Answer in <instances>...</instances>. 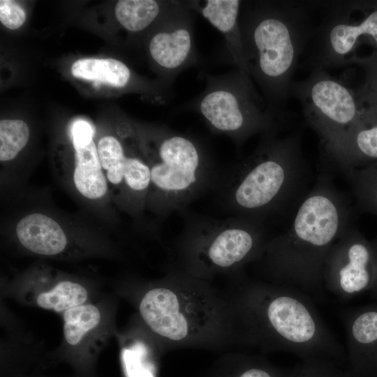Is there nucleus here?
Masks as SVG:
<instances>
[{
    "label": "nucleus",
    "instance_id": "4be33fe9",
    "mask_svg": "<svg viewBox=\"0 0 377 377\" xmlns=\"http://www.w3.org/2000/svg\"><path fill=\"white\" fill-rule=\"evenodd\" d=\"M101 315L99 309L91 304L73 307L63 313L64 336L71 346H77L84 337L98 326Z\"/></svg>",
    "mask_w": 377,
    "mask_h": 377
},
{
    "label": "nucleus",
    "instance_id": "4468645a",
    "mask_svg": "<svg viewBox=\"0 0 377 377\" xmlns=\"http://www.w3.org/2000/svg\"><path fill=\"white\" fill-rule=\"evenodd\" d=\"M340 318L346 332L348 369L354 377H377V302L346 309Z\"/></svg>",
    "mask_w": 377,
    "mask_h": 377
},
{
    "label": "nucleus",
    "instance_id": "2eb2a0df",
    "mask_svg": "<svg viewBox=\"0 0 377 377\" xmlns=\"http://www.w3.org/2000/svg\"><path fill=\"white\" fill-rule=\"evenodd\" d=\"M75 151L73 181L84 198L97 200L108 193V184L100 163L91 125L83 119L73 121L70 129Z\"/></svg>",
    "mask_w": 377,
    "mask_h": 377
},
{
    "label": "nucleus",
    "instance_id": "f8f14e48",
    "mask_svg": "<svg viewBox=\"0 0 377 377\" xmlns=\"http://www.w3.org/2000/svg\"><path fill=\"white\" fill-rule=\"evenodd\" d=\"M195 12L187 1H176L159 20L148 42V53L163 77L172 85L177 76L198 62L195 45Z\"/></svg>",
    "mask_w": 377,
    "mask_h": 377
},
{
    "label": "nucleus",
    "instance_id": "dca6fc26",
    "mask_svg": "<svg viewBox=\"0 0 377 377\" xmlns=\"http://www.w3.org/2000/svg\"><path fill=\"white\" fill-rule=\"evenodd\" d=\"M190 8L202 15L223 36L230 57L237 68L248 73L239 15L242 1H187Z\"/></svg>",
    "mask_w": 377,
    "mask_h": 377
},
{
    "label": "nucleus",
    "instance_id": "1a4fd4ad",
    "mask_svg": "<svg viewBox=\"0 0 377 377\" xmlns=\"http://www.w3.org/2000/svg\"><path fill=\"white\" fill-rule=\"evenodd\" d=\"M323 17L307 47L304 66L314 68L346 66L360 43L377 50V1H318ZM377 51V50H376Z\"/></svg>",
    "mask_w": 377,
    "mask_h": 377
},
{
    "label": "nucleus",
    "instance_id": "5701e85b",
    "mask_svg": "<svg viewBox=\"0 0 377 377\" xmlns=\"http://www.w3.org/2000/svg\"><path fill=\"white\" fill-rule=\"evenodd\" d=\"M124 345L121 360L126 377H155L151 348L145 339L133 338Z\"/></svg>",
    "mask_w": 377,
    "mask_h": 377
},
{
    "label": "nucleus",
    "instance_id": "a878e982",
    "mask_svg": "<svg viewBox=\"0 0 377 377\" xmlns=\"http://www.w3.org/2000/svg\"><path fill=\"white\" fill-rule=\"evenodd\" d=\"M363 67L365 73L364 84L356 94L361 103L377 101V51L364 58L353 57L347 62Z\"/></svg>",
    "mask_w": 377,
    "mask_h": 377
},
{
    "label": "nucleus",
    "instance_id": "f3484780",
    "mask_svg": "<svg viewBox=\"0 0 377 377\" xmlns=\"http://www.w3.org/2000/svg\"><path fill=\"white\" fill-rule=\"evenodd\" d=\"M15 234L23 247L41 256L58 255L68 244L66 234L60 224L48 215L39 212L20 219L15 227Z\"/></svg>",
    "mask_w": 377,
    "mask_h": 377
},
{
    "label": "nucleus",
    "instance_id": "ddd939ff",
    "mask_svg": "<svg viewBox=\"0 0 377 377\" xmlns=\"http://www.w3.org/2000/svg\"><path fill=\"white\" fill-rule=\"evenodd\" d=\"M321 150L343 174L377 162V101L363 103L354 122Z\"/></svg>",
    "mask_w": 377,
    "mask_h": 377
},
{
    "label": "nucleus",
    "instance_id": "6e6552de",
    "mask_svg": "<svg viewBox=\"0 0 377 377\" xmlns=\"http://www.w3.org/2000/svg\"><path fill=\"white\" fill-rule=\"evenodd\" d=\"M204 77L205 89L179 110L197 113L212 133L228 136L239 149L254 135L281 131L283 112L270 108L248 73L236 68Z\"/></svg>",
    "mask_w": 377,
    "mask_h": 377
},
{
    "label": "nucleus",
    "instance_id": "cd10ccee",
    "mask_svg": "<svg viewBox=\"0 0 377 377\" xmlns=\"http://www.w3.org/2000/svg\"><path fill=\"white\" fill-rule=\"evenodd\" d=\"M371 242L373 249V280L369 292L371 297L377 301V235Z\"/></svg>",
    "mask_w": 377,
    "mask_h": 377
},
{
    "label": "nucleus",
    "instance_id": "0eeeda50",
    "mask_svg": "<svg viewBox=\"0 0 377 377\" xmlns=\"http://www.w3.org/2000/svg\"><path fill=\"white\" fill-rule=\"evenodd\" d=\"M268 238L259 221L187 216L174 244L172 266L209 282L221 276L231 279L260 258Z\"/></svg>",
    "mask_w": 377,
    "mask_h": 377
},
{
    "label": "nucleus",
    "instance_id": "9d476101",
    "mask_svg": "<svg viewBox=\"0 0 377 377\" xmlns=\"http://www.w3.org/2000/svg\"><path fill=\"white\" fill-rule=\"evenodd\" d=\"M290 94L301 103L305 122L318 135L321 149L354 122L362 105L355 91L322 68L293 81Z\"/></svg>",
    "mask_w": 377,
    "mask_h": 377
},
{
    "label": "nucleus",
    "instance_id": "20e7f679",
    "mask_svg": "<svg viewBox=\"0 0 377 377\" xmlns=\"http://www.w3.org/2000/svg\"><path fill=\"white\" fill-rule=\"evenodd\" d=\"M303 131L300 127L283 136L260 135L251 154L220 172L214 188L227 212L265 223L294 211L307 192Z\"/></svg>",
    "mask_w": 377,
    "mask_h": 377
},
{
    "label": "nucleus",
    "instance_id": "f03ea898",
    "mask_svg": "<svg viewBox=\"0 0 377 377\" xmlns=\"http://www.w3.org/2000/svg\"><path fill=\"white\" fill-rule=\"evenodd\" d=\"M354 205L320 173L300 200L288 228L269 237L260 258L251 264L258 279L290 286L322 298L323 268L330 249L354 221Z\"/></svg>",
    "mask_w": 377,
    "mask_h": 377
},
{
    "label": "nucleus",
    "instance_id": "6ab92c4d",
    "mask_svg": "<svg viewBox=\"0 0 377 377\" xmlns=\"http://www.w3.org/2000/svg\"><path fill=\"white\" fill-rule=\"evenodd\" d=\"M71 71L75 77L105 83L116 88L126 87L132 79L128 66L112 58L81 59L72 65Z\"/></svg>",
    "mask_w": 377,
    "mask_h": 377
},
{
    "label": "nucleus",
    "instance_id": "412c9836",
    "mask_svg": "<svg viewBox=\"0 0 377 377\" xmlns=\"http://www.w3.org/2000/svg\"><path fill=\"white\" fill-rule=\"evenodd\" d=\"M87 297V290L82 285L64 280L58 282L50 290L40 293L36 302L40 308L64 312L84 304Z\"/></svg>",
    "mask_w": 377,
    "mask_h": 377
},
{
    "label": "nucleus",
    "instance_id": "f257e3e1",
    "mask_svg": "<svg viewBox=\"0 0 377 377\" xmlns=\"http://www.w3.org/2000/svg\"><path fill=\"white\" fill-rule=\"evenodd\" d=\"M225 290L237 346L288 353L302 361L347 362L346 350L324 323L311 297L301 290L244 273L231 279Z\"/></svg>",
    "mask_w": 377,
    "mask_h": 377
},
{
    "label": "nucleus",
    "instance_id": "aec40b11",
    "mask_svg": "<svg viewBox=\"0 0 377 377\" xmlns=\"http://www.w3.org/2000/svg\"><path fill=\"white\" fill-rule=\"evenodd\" d=\"M356 212L377 216V162L345 174Z\"/></svg>",
    "mask_w": 377,
    "mask_h": 377
},
{
    "label": "nucleus",
    "instance_id": "a211bd4d",
    "mask_svg": "<svg viewBox=\"0 0 377 377\" xmlns=\"http://www.w3.org/2000/svg\"><path fill=\"white\" fill-rule=\"evenodd\" d=\"M175 2V0H121L116 3L114 15L126 30L141 32L158 22Z\"/></svg>",
    "mask_w": 377,
    "mask_h": 377
},
{
    "label": "nucleus",
    "instance_id": "9b49d317",
    "mask_svg": "<svg viewBox=\"0 0 377 377\" xmlns=\"http://www.w3.org/2000/svg\"><path fill=\"white\" fill-rule=\"evenodd\" d=\"M322 275L325 289L340 299H350L369 290L373 280L372 245L354 222L330 249Z\"/></svg>",
    "mask_w": 377,
    "mask_h": 377
},
{
    "label": "nucleus",
    "instance_id": "393cba45",
    "mask_svg": "<svg viewBox=\"0 0 377 377\" xmlns=\"http://www.w3.org/2000/svg\"><path fill=\"white\" fill-rule=\"evenodd\" d=\"M335 361L325 359L303 360L293 369L290 377H354L348 368Z\"/></svg>",
    "mask_w": 377,
    "mask_h": 377
},
{
    "label": "nucleus",
    "instance_id": "bb28decb",
    "mask_svg": "<svg viewBox=\"0 0 377 377\" xmlns=\"http://www.w3.org/2000/svg\"><path fill=\"white\" fill-rule=\"evenodd\" d=\"M26 20V13L19 3L10 0L0 1V21L8 29H17Z\"/></svg>",
    "mask_w": 377,
    "mask_h": 377
},
{
    "label": "nucleus",
    "instance_id": "39448f33",
    "mask_svg": "<svg viewBox=\"0 0 377 377\" xmlns=\"http://www.w3.org/2000/svg\"><path fill=\"white\" fill-rule=\"evenodd\" d=\"M317 1H242L239 25L248 74L272 109L282 112L293 77L314 34Z\"/></svg>",
    "mask_w": 377,
    "mask_h": 377
},
{
    "label": "nucleus",
    "instance_id": "b1692460",
    "mask_svg": "<svg viewBox=\"0 0 377 377\" xmlns=\"http://www.w3.org/2000/svg\"><path fill=\"white\" fill-rule=\"evenodd\" d=\"M29 128L20 119H2L0 121V161L14 159L26 146L29 138Z\"/></svg>",
    "mask_w": 377,
    "mask_h": 377
},
{
    "label": "nucleus",
    "instance_id": "423d86ee",
    "mask_svg": "<svg viewBox=\"0 0 377 377\" xmlns=\"http://www.w3.org/2000/svg\"><path fill=\"white\" fill-rule=\"evenodd\" d=\"M142 150L150 170L146 206L159 217L185 210L215 187L220 172L197 139L159 126L145 131Z\"/></svg>",
    "mask_w": 377,
    "mask_h": 377
},
{
    "label": "nucleus",
    "instance_id": "7ed1b4c3",
    "mask_svg": "<svg viewBox=\"0 0 377 377\" xmlns=\"http://www.w3.org/2000/svg\"><path fill=\"white\" fill-rule=\"evenodd\" d=\"M138 309L161 346H237L233 313L226 290L174 266L142 294Z\"/></svg>",
    "mask_w": 377,
    "mask_h": 377
}]
</instances>
